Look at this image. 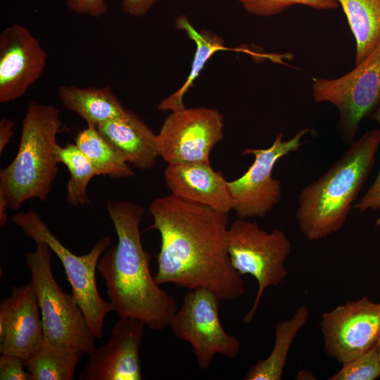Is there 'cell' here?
Masks as SVG:
<instances>
[{
    "mask_svg": "<svg viewBox=\"0 0 380 380\" xmlns=\"http://www.w3.org/2000/svg\"><path fill=\"white\" fill-rule=\"evenodd\" d=\"M61 127V113L54 105L28 104L17 154L0 170V189L10 209L18 210L30 199H46L58 172L56 148Z\"/></svg>",
    "mask_w": 380,
    "mask_h": 380,
    "instance_id": "cell-4",
    "label": "cell"
},
{
    "mask_svg": "<svg viewBox=\"0 0 380 380\" xmlns=\"http://www.w3.org/2000/svg\"><path fill=\"white\" fill-rule=\"evenodd\" d=\"M11 220L35 243H46L59 258L71 286L72 293L84 315L91 334L94 338H101L106 316L113 310L110 302L100 296L96 272L100 257L110 246V238L103 236L88 253L78 255L63 244L33 210L17 213L11 216Z\"/></svg>",
    "mask_w": 380,
    "mask_h": 380,
    "instance_id": "cell-6",
    "label": "cell"
},
{
    "mask_svg": "<svg viewBox=\"0 0 380 380\" xmlns=\"http://www.w3.org/2000/svg\"><path fill=\"white\" fill-rule=\"evenodd\" d=\"M176 27L184 30L188 37L194 42L196 51L191 63L190 72L185 82L173 94L164 99L158 106L160 111H174L185 108L183 99L191 87L203 67L216 52L225 49L223 39L209 30H197L185 15L176 20Z\"/></svg>",
    "mask_w": 380,
    "mask_h": 380,
    "instance_id": "cell-20",
    "label": "cell"
},
{
    "mask_svg": "<svg viewBox=\"0 0 380 380\" xmlns=\"http://www.w3.org/2000/svg\"><path fill=\"white\" fill-rule=\"evenodd\" d=\"M83 354L76 348L42 346L24 365L31 380H72Z\"/></svg>",
    "mask_w": 380,
    "mask_h": 380,
    "instance_id": "cell-23",
    "label": "cell"
},
{
    "mask_svg": "<svg viewBox=\"0 0 380 380\" xmlns=\"http://www.w3.org/2000/svg\"><path fill=\"white\" fill-rule=\"evenodd\" d=\"M314 100L334 105L339 113L340 134L349 145L362 120L380 106V42L372 53L350 72L335 79H314Z\"/></svg>",
    "mask_w": 380,
    "mask_h": 380,
    "instance_id": "cell-8",
    "label": "cell"
},
{
    "mask_svg": "<svg viewBox=\"0 0 380 380\" xmlns=\"http://www.w3.org/2000/svg\"><path fill=\"white\" fill-rule=\"evenodd\" d=\"M56 156L58 163L65 165L70 173L67 184V202L72 205L89 204L87 186L97 175L94 166L76 144H57Z\"/></svg>",
    "mask_w": 380,
    "mask_h": 380,
    "instance_id": "cell-24",
    "label": "cell"
},
{
    "mask_svg": "<svg viewBox=\"0 0 380 380\" xmlns=\"http://www.w3.org/2000/svg\"><path fill=\"white\" fill-rule=\"evenodd\" d=\"M220 302L208 289L189 290L169 324L177 338L190 343L201 369L208 368L217 354L234 358L240 351L239 339L220 323Z\"/></svg>",
    "mask_w": 380,
    "mask_h": 380,
    "instance_id": "cell-9",
    "label": "cell"
},
{
    "mask_svg": "<svg viewBox=\"0 0 380 380\" xmlns=\"http://www.w3.org/2000/svg\"><path fill=\"white\" fill-rule=\"evenodd\" d=\"M320 328L326 353L341 364L378 346L380 303L363 296L322 314Z\"/></svg>",
    "mask_w": 380,
    "mask_h": 380,
    "instance_id": "cell-12",
    "label": "cell"
},
{
    "mask_svg": "<svg viewBox=\"0 0 380 380\" xmlns=\"http://www.w3.org/2000/svg\"><path fill=\"white\" fill-rule=\"evenodd\" d=\"M75 144L89 160L97 175L115 179L134 175L129 164L96 127L87 126L81 130L76 137Z\"/></svg>",
    "mask_w": 380,
    "mask_h": 380,
    "instance_id": "cell-22",
    "label": "cell"
},
{
    "mask_svg": "<svg viewBox=\"0 0 380 380\" xmlns=\"http://www.w3.org/2000/svg\"><path fill=\"white\" fill-rule=\"evenodd\" d=\"M24 360L20 357L1 354V380H31L29 372L24 369Z\"/></svg>",
    "mask_w": 380,
    "mask_h": 380,
    "instance_id": "cell-27",
    "label": "cell"
},
{
    "mask_svg": "<svg viewBox=\"0 0 380 380\" xmlns=\"http://www.w3.org/2000/svg\"><path fill=\"white\" fill-rule=\"evenodd\" d=\"M68 8L72 12L99 18L108 10L106 0H66Z\"/></svg>",
    "mask_w": 380,
    "mask_h": 380,
    "instance_id": "cell-29",
    "label": "cell"
},
{
    "mask_svg": "<svg viewBox=\"0 0 380 380\" xmlns=\"http://www.w3.org/2000/svg\"><path fill=\"white\" fill-rule=\"evenodd\" d=\"M227 246L233 267L242 276L251 274L258 282L255 300L243 318L248 324L252 322L265 290L279 285L286 277L285 262L291 244L281 229L268 232L256 222L237 218L228 228Z\"/></svg>",
    "mask_w": 380,
    "mask_h": 380,
    "instance_id": "cell-7",
    "label": "cell"
},
{
    "mask_svg": "<svg viewBox=\"0 0 380 380\" xmlns=\"http://www.w3.org/2000/svg\"><path fill=\"white\" fill-rule=\"evenodd\" d=\"M106 208L118 243L101 255L97 270L106 281L113 311L120 317L139 319L154 331L169 327L178 307L151 273V255L141 240L144 208L129 201H110Z\"/></svg>",
    "mask_w": 380,
    "mask_h": 380,
    "instance_id": "cell-2",
    "label": "cell"
},
{
    "mask_svg": "<svg viewBox=\"0 0 380 380\" xmlns=\"http://www.w3.org/2000/svg\"><path fill=\"white\" fill-rule=\"evenodd\" d=\"M58 96L62 105L87 123L97 127L127 113L110 87L82 88L74 85L59 87Z\"/></svg>",
    "mask_w": 380,
    "mask_h": 380,
    "instance_id": "cell-18",
    "label": "cell"
},
{
    "mask_svg": "<svg viewBox=\"0 0 380 380\" xmlns=\"http://www.w3.org/2000/svg\"><path fill=\"white\" fill-rule=\"evenodd\" d=\"M373 117L380 125V106L374 113ZM354 208L360 213L368 210L380 209V167L373 184L360 198V201L354 205Z\"/></svg>",
    "mask_w": 380,
    "mask_h": 380,
    "instance_id": "cell-28",
    "label": "cell"
},
{
    "mask_svg": "<svg viewBox=\"0 0 380 380\" xmlns=\"http://www.w3.org/2000/svg\"><path fill=\"white\" fill-rule=\"evenodd\" d=\"M308 317L309 309L303 304L290 319L277 323L274 327V344L270 354L266 359L259 360L251 366L243 379L280 380L292 342L307 323Z\"/></svg>",
    "mask_w": 380,
    "mask_h": 380,
    "instance_id": "cell-19",
    "label": "cell"
},
{
    "mask_svg": "<svg viewBox=\"0 0 380 380\" xmlns=\"http://www.w3.org/2000/svg\"><path fill=\"white\" fill-rule=\"evenodd\" d=\"M96 128L129 164L141 170L154 166L159 156L157 134L134 113L127 110L123 116Z\"/></svg>",
    "mask_w": 380,
    "mask_h": 380,
    "instance_id": "cell-17",
    "label": "cell"
},
{
    "mask_svg": "<svg viewBox=\"0 0 380 380\" xmlns=\"http://www.w3.org/2000/svg\"><path fill=\"white\" fill-rule=\"evenodd\" d=\"M164 177L175 196L221 213L228 214L232 210L228 181L210 163L168 164Z\"/></svg>",
    "mask_w": 380,
    "mask_h": 380,
    "instance_id": "cell-16",
    "label": "cell"
},
{
    "mask_svg": "<svg viewBox=\"0 0 380 380\" xmlns=\"http://www.w3.org/2000/svg\"><path fill=\"white\" fill-rule=\"evenodd\" d=\"M224 117L208 108L172 111L157 134V147L167 164L210 163V153L223 138Z\"/></svg>",
    "mask_w": 380,
    "mask_h": 380,
    "instance_id": "cell-11",
    "label": "cell"
},
{
    "mask_svg": "<svg viewBox=\"0 0 380 380\" xmlns=\"http://www.w3.org/2000/svg\"><path fill=\"white\" fill-rule=\"evenodd\" d=\"M377 349H378L379 355V357H380V341H379V342L378 343Z\"/></svg>",
    "mask_w": 380,
    "mask_h": 380,
    "instance_id": "cell-33",
    "label": "cell"
},
{
    "mask_svg": "<svg viewBox=\"0 0 380 380\" xmlns=\"http://www.w3.org/2000/svg\"><path fill=\"white\" fill-rule=\"evenodd\" d=\"M346 16L356 44L355 65L380 42V0H336Z\"/></svg>",
    "mask_w": 380,
    "mask_h": 380,
    "instance_id": "cell-21",
    "label": "cell"
},
{
    "mask_svg": "<svg viewBox=\"0 0 380 380\" xmlns=\"http://www.w3.org/2000/svg\"><path fill=\"white\" fill-rule=\"evenodd\" d=\"M145 324L120 317L108 341L89 355L80 380H141L140 346Z\"/></svg>",
    "mask_w": 380,
    "mask_h": 380,
    "instance_id": "cell-14",
    "label": "cell"
},
{
    "mask_svg": "<svg viewBox=\"0 0 380 380\" xmlns=\"http://www.w3.org/2000/svg\"><path fill=\"white\" fill-rule=\"evenodd\" d=\"M148 211L160 235L154 276L158 284L205 289L221 301L244 293V280L227 252L228 214L172 194L155 199Z\"/></svg>",
    "mask_w": 380,
    "mask_h": 380,
    "instance_id": "cell-1",
    "label": "cell"
},
{
    "mask_svg": "<svg viewBox=\"0 0 380 380\" xmlns=\"http://www.w3.org/2000/svg\"><path fill=\"white\" fill-rule=\"evenodd\" d=\"M158 0H122L123 11L133 16L145 15Z\"/></svg>",
    "mask_w": 380,
    "mask_h": 380,
    "instance_id": "cell-30",
    "label": "cell"
},
{
    "mask_svg": "<svg viewBox=\"0 0 380 380\" xmlns=\"http://www.w3.org/2000/svg\"><path fill=\"white\" fill-rule=\"evenodd\" d=\"M47 53L25 26L12 24L0 34V102L23 96L42 76Z\"/></svg>",
    "mask_w": 380,
    "mask_h": 380,
    "instance_id": "cell-13",
    "label": "cell"
},
{
    "mask_svg": "<svg viewBox=\"0 0 380 380\" xmlns=\"http://www.w3.org/2000/svg\"><path fill=\"white\" fill-rule=\"evenodd\" d=\"M250 14L270 17L278 15L293 5H303L317 10H331L338 7L336 0H239Z\"/></svg>",
    "mask_w": 380,
    "mask_h": 380,
    "instance_id": "cell-25",
    "label": "cell"
},
{
    "mask_svg": "<svg viewBox=\"0 0 380 380\" xmlns=\"http://www.w3.org/2000/svg\"><path fill=\"white\" fill-rule=\"evenodd\" d=\"M379 145L380 129L366 132L327 172L302 189L296 218L308 241L324 239L344 225Z\"/></svg>",
    "mask_w": 380,
    "mask_h": 380,
    "instance_id": "cell-3",
    "label": "cell"
},
{
    "mask_svg": "<svg viewBox=\"0 0 380 380\" xmlns=\"http://www.w3.org/2000/svg\"><path fill=\"white\" fill-rule=\"evenodd\" d=\"M312 131L300 129L291 139L284 141V133L277 135L267 148H246L242 155L254 156L253 164L240 177L228 181L232 199V210L237 218L264 217L279 202L282 196L280 180L272 177L277 161L302 146L304 136Z\"/></svg>",
    "mask_w": 380,
    "mask_h": 380,
    "instance_id": "cell-10",
    "label": "cell"
},
{
    "mask_svg": "<svg viewBox=\"0 0 380 380\" xmlns=\"http://www.w3.org/2000/svg\"><path fill=\"white\" fill-rule=\"evenodd\" d=\"M9 208L8 202L4 192L0 189V226L4 227L7 222L6 210Z\"/></svg>",
    "mask_w": 380,
    "mask_h": 380,
    "instance_id": "cell-32",
    "label": "cell"
},
{
    "mask_svg": "<svg viewBox=\"0 0 380 380\" xmlns=\"http://www.w3.org/2000/svg\"><path fill=\"white\" fill-rule=\"evenodd\" d=\"M52 250L44 242L25 253V262L40 308L44 331L42 346L76 348L90 355L96 348L84 315L74 295L64 292L51 267Z\"/></svg>",
    "mask_w": 380,
    "mask_h": 380,
    "instance_id": "cell-5",
    "label": "cell"
},
{
    "mask_svg": "<svg viewBox=\"0 0 380 380\" xmlns=\"http://www.w3.org/2000/svg\"><path fill=\"white\" fill-rule=\"evenodd\" d=\"M15 123L11 119L2 118L0 121V153L9 144L14 133Z\"/></svg>",
    "mask_w": 380,
    "mask_h": 380,
    "instance_id": "cell-31",
    "label": "cell"
},
{
    "mask_svg": "<svg viewBox=\"0 0 380 380\" xmlns=\"http://www.w3.org/2000/svg\"><path fill=\"white\" fill-rule=\"evenodd\" d=\"M43 342L41 312L32 281L13 286L9 296L0 302V353L25 360Z\"/></svg>",
    "mask_w": 380,
    "mask_h": 380,
    "instance_id": "cell-15",
    "label": "cell"
},
{
    "mask_svg": "<svg viewBox=\"0 0 380 380\" xmlns=\"http://www.w3.org/2000/svg\"><path fill=\"white\" fill-rule=\"evenodd\" d=\"M329 380H374L380 377V357L377 346L342 364Z\"/></svg>",
    "mask_w": 380,
    "mask_h": 380,
    "instance_id": "cell-26",
    "label": "cell"
}]
</instances>
